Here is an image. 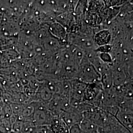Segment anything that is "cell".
I'll list each match as a JSON object with an SVG mask.
<instances>
[{"instance_id": "obj_1", "label": "cell", "mask_w": 133, "mask_h": 133, "mask_svg": "<svg viewBox=\"0 0 133 133\" xmlns=\"http://www.w3.org/2000/svg\"><path fill=\"white\" fill-rule=\"evenodd\" d=\"M81 63L82 65L79 69L81 77L79 80L88 84L100 80V74L95 69L88 59L87 60L84 57Z\"/></svg>"}, {"instance_id": "obj_6", "label": "cell", "mask_w": 133, "mask_h": 133, "mask_svg": "<svg viewBox=\"0 0 133 133\" xmlns=\"http://www.w3.org/2000/svg\"><path fill=\"white\" fill-rule=\"evenodd\" d=\"M69 133H81L79 124L74 125L69 128Z\"/></svg>"}, {"instance_id": "obj_7", "label": "cell", "mask_w": 133, "mask_h": 133, "mask_svg": "<svg viewBox=\"0 0 133 133\" xmlns=\"http://www.w3.org/2000/svg\"><path fill=\"white\" fill-rule=\"evenodd\" d=\"M59 26H58V27H56V28H57V30H59V28H59ZM58 32H60V30H57V32H55V33H56V36H57V33H58Z\"/></svg>"}, {"instance_id": "obj_4", "label": "cell", "mask_w": 133, "mask_h": 133, "mask_svg": "<svg viewBox=\"0 0 133 133\" xmlns=\"http://www.w3.org/2000/svg\"><path fill=\"white\" fill-rule=\"evenodd\" d=\"M116 119L131 133H133V113L118 110L115 116Z\"/></svg>"}, {"instance_id": "obj_3", "label": "cell", "mask_w": 133, "mask_h": 133, "mask_svg": "<svg viewBox=\"0 0 133 133\" xmlns=\"http://www.w3.org/2000/svg\"><path fill=\"white\" fill-rule=\"evenodd\" d=\"M71 84V98L77 100H82L84 93L88 84L82 81L76 79L70 81Z\"/></svg>"}, {"instance_id": "obj_5", "label": "cell", "mask_w": 133, "mask_h": 133, "mask_svg": "<svg viewBox=\"0 0 133 133\" xmlns=\"http://www.w3.org/2000/svg\"><path fill=\"white\" fill-rule=\"evenodd\" d=\"M23 133H51L48 126L33 125L27 129Z\"/></svg>"}, {"instance_id": "obj_2", "label": "cell", "mask_w": 133, "mask_h": 133, "mask_svg": "<svg viewBox=\"0 0 133 133\" xmlns=\"http://www.w3.org/2000/svg\"><path fill=\"white\" fill-rule=\"evenodd\" d=\"M59 117L62 119L69 128L74 125L79 124L83 118V114L70 107L66 110L63 111Z\"/></svg>"}]
</instances>
